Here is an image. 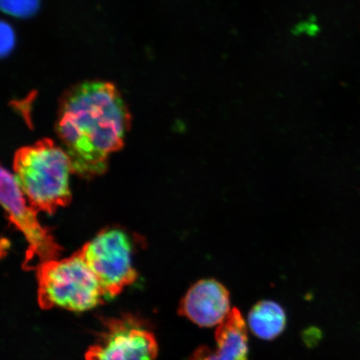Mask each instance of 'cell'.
Listing matches in <instances>:
<instances>
[{"label": "cell", "instance_id": "cell-1", "mask_svg": "<svg viewBox=\"0 0 360 360\" xmlns=\"http://www.w3.org/2000/svg\"><path fill=\"white\" fill-rule=\"evenodd\" d=\"M130 115L118 89L90 81L68 92L60 103L56 131L73 173L91 179L105 172L112 153L124 146Z\"/></svg>", "mask_w": 360, "mask_h": 360}, {"label": "cell", "instance_id": "cell-6", "mask_svg": "<svg viewBox=\"0 0 360 360\" xmlns=\"http://www.w3.org/2000/svg\"><path fill=\"white\" fill-rule=\"evenodd\" d=\"M157 354L155 335L141 319L128 314L105 321L85 360H155Z\"/></svg>", "mask_w": 360, "mask_h": 360}, {"label": "cell", "instance_id": "cell-10", "mask_svg": "<svg viewBox=\"0 0 360 360\" xmlns=\"http://www.w3.org/2000/svg\"><path fill=\"white\" fill-rule=\"evenodd\" d=\"M190 360H223L216 352L208 346H200L192 354Z\"/></svg>", "mask_w": 360, "mask_h": 360}, {"label": "cell", "instance_id": "cell-3", "mask_svg": "<svg viewBox=\"0 0 360 360\" xmlns=\"http://www.w3.org/2000/svg\"><path fill=\"white\" fill-rule=\"evenodd\" d=\"M40 308H62L83 312L106 299L100 283L79 252L69 258L53 259L37 268Z\"/></svg>", "mask_w": 360, "mask_h": 360}, {"label": "cell", "instance_id": "cell-8", "mask_svg": "<svg viewBox=\"0 0 360 360\" xmlns=\"http://www.w3.org/2000/svg\"><path fill=\"white\" fill-rule=\"evenodd\" d=\"M247 321L252 334L262 340H274L285 331L287 316L281 304L265 300L252 307Z\"/></svg>", "mask_w": 360, "mask_h": 360}, {"label": "cell", "instance_id": "cell-12", "mask_svg": "<svg viewBox=\"0 0 360 360\" xmlns=\"http://www.w3.org/2000/svg\"><path fill=\"white\" fill-rule=\"evenodd\" d=\"M319 27L313 20L304 21L300 22L298 25L295 27L294 34H306L314 35L317 34Z\"/></svg>", "mask_w": 360, "mask_h": 360}, {"label": "cell", "instance_id": "cell-9", "mask_svg": "<svg viewBox=\"0 0 360 360\" xmlns=\"http://www.w3.org/2000/svg\"><path fill=\"white\" fill-rule=\"evenodd\" d=\"M4 11L15 17H29L38 11L39 0H1Z\"/></svg>", "mask_w": 360, "mask_h": 360}, {"label": "cell", "instance_id": "cell-5", "mask_svg": "<svg viewBox=\"0 0 360 360\" xmlns=\"http://www.w3.org/2000/svg\"><path fill=\"white\" fill-rule=\"evenodd\" d=\"M0 199L11 222L24 235L28 250L22 268L37 269L39 264L60 257L62 247L46 228L40 224L36 210L27 201L15 175L1 168Z\"/></svg>", "mask_w": 360, "mask_h": 360}, {"label": "cell", "instance_id": "cell-7", "mask_svg": "<svg viewBox=\"0 0 360 360\" xmlns=\"http://www.w3.org/2000/svg\"><path fill=\"white\" fill-rule=\"evenodd\" d=\"M231 292L215 278L193 283L180 301L179 313L198 326H219L231 312Z\"/></svg>", "mask_w": 360, "mask_h": 360}, {"label": "cell", "instance_id": "cell-4", "mask_svg": "<svg viewBox=\"0 0 360 360\" xmlns=\"http://www.w3.org/2000/svg\"><path fill=\"white\" fill-rule=\"evenodd\" d=\"M78 252L100 283L106 298H114L136 281L132 246L120 229H105Z\"/></svg>", "mask_w": 360, "mask_h": 360}, {"label": "cell", "instance_id": "cell-2", "mask_svg": "<svg viewBox=\"0 0 360 360\" xmlns=\"http://www.w3.org/2000/svg\"><path fill=\"white\" fill-rule=\"evenodd\" d=\"M13 170L25 199L36 210L53 214L70 204V175L73 173L70 156L51 139L18 150Z\"/></svg>", "mask_w": 360, "mask_h": 360}, {"label": "cell", "instance_id": "cell-11", "mask_svg": "<svg viewBox=\"0 0 360 360\" xmlns=\"http://www.w3.org/2000/svg\"><path fill=\"white\" fill-rule=\"evenodd\" d=\"M15 44V34L10 25H2V53H8Z\"/></svg>", "mask_w": 360, "mask_h": 360}]
</instances>
